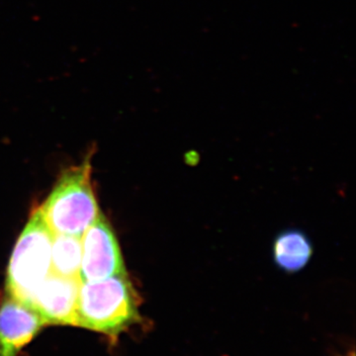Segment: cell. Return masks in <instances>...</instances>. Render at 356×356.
I'll use <instances>...</instances> for the list:
<instances>
[{
	"label": "cell",
	"instance_id": "5",
	"mask_svg": "<svg viewBox=\"0 0 356 356\" xmlns=\"http://www.w3.org/2000/svg\"><path fill=\"white\" fill-rule=\"evenodd\" d=\"M81 284L79 278L65 277L51 271L35 293L30 307L46 325H76Z\"/></svg>",
	"mask_w": 356,
	"mask_h": 356
},
{
	"label": "cell",
	"instance_id": "8",
	"mask_svg": "<svg viewBox=\"0 0 356 356\" xmlns=\"http://www.w3.org/2000/svg\"><path fill=\"white\" fill-rule=\"evenodd\" d=\"M81 257V236L54 234L51 257L53 273L65 277L79 278Z\"/></svg>",
	"mask_w": 356,
	"mask_h": 356
},
{
	"label": "cell",
	"instance_id": "3",
	"mask_svg": "<svg viewBox=\"0 0 356 356\" xmlns=\"http://www.w3.org/2000/svg\"><path fill=\"white\" fill-rule=\"evenodd\" d=\"M53 236L38 208L14 247L7 270L6 293L29 307L40 285L51 273Z\"/></svg>",
	"mask_w": 356,
	"mask_h": 356
},
{
	"label": "cell",
	"instance_id": "9",
	"mask_svg": "<svg viewBox=\"0 0 356 356\" xmlns=\"http://www.w3.org/2000/svg\"><path fill=\"white\" fill-rule=\"evenodd\" d=\"M348 356H355V355H353V353H351L350 355H348Z\"/></svg>",
	"mask_w": 356,
	"mask_h": 356
},
{
	"label": "cell",
	"instance_id": "2",
	"mask_svg": "<svg viewBox=\"0 0 356 356\" xmlns=\"http://www.w3.org/2000/svg\"><path fill=\"white\" fill-rule=\"evenodd\" d=\"M39 209L53 234L83 236L100 214L91 184L90 159L65 170Z\"/></svg>",
	"mask_w": 356,
	"mask_h": 356
},
{
	"label": "cell",
	"instance_id": "1",
	"mask_svg": "<svg viewBox=\"0 0 356 356\" xmlns=\"http://www.w3.org/2000/svg\"><path fill=\"white\" fill-rule=\"evenodd\" d=\"M76 316V327L104 334L111 343L142 323L139 298L127 274L81 282Z\"/></svg>",
	"mask_w": 356,
	"mask_h": 356
},
{
	"label": "cell",
	"instance_id": "4",
	"mask_svg": "<svg viewBox=\"0 0 356 356\" xmlns=\"http://www.w3.org/2000/svg\"><path fill=\"white\" fill-rule=\"evenodd\" d=\"M81 282L106 280L127 274L118 241L102 213L81 236Z\"/></svg>",
	"mask_w": 356,
	"mask_h": 356
},
{
	"label": "cell",
	"instance_id": "7",
	"mask_svg": "<svg viewBox=\"0 0 356 356\" xmlns=\"http://www.w3.org/2000/svg\"><path fill=\"white\" fill-rule=\"evenodd\" d=\"M313 254L311 241L303 232L288 229L278 235L273 243V259L278 268L294 273L302 270Z\"/></svg>",
	"mask_w": 356,
	"mask_h": 356
},
{
	"label": "cell",
	"instance_id": "6",
	"mask_svg": "<svg viewBox=\"0 0 356 356\" xmlns=\"http://www.w3.org/2000/svg\"><path fill=\"white\" fill-rule=\"evenodd\" d=\"M46 325L31 307L7 294L0 300V356H18Z\"/></svg>",
	"mask_w": 356,
	"mask_h": 356
}]
</instances>
